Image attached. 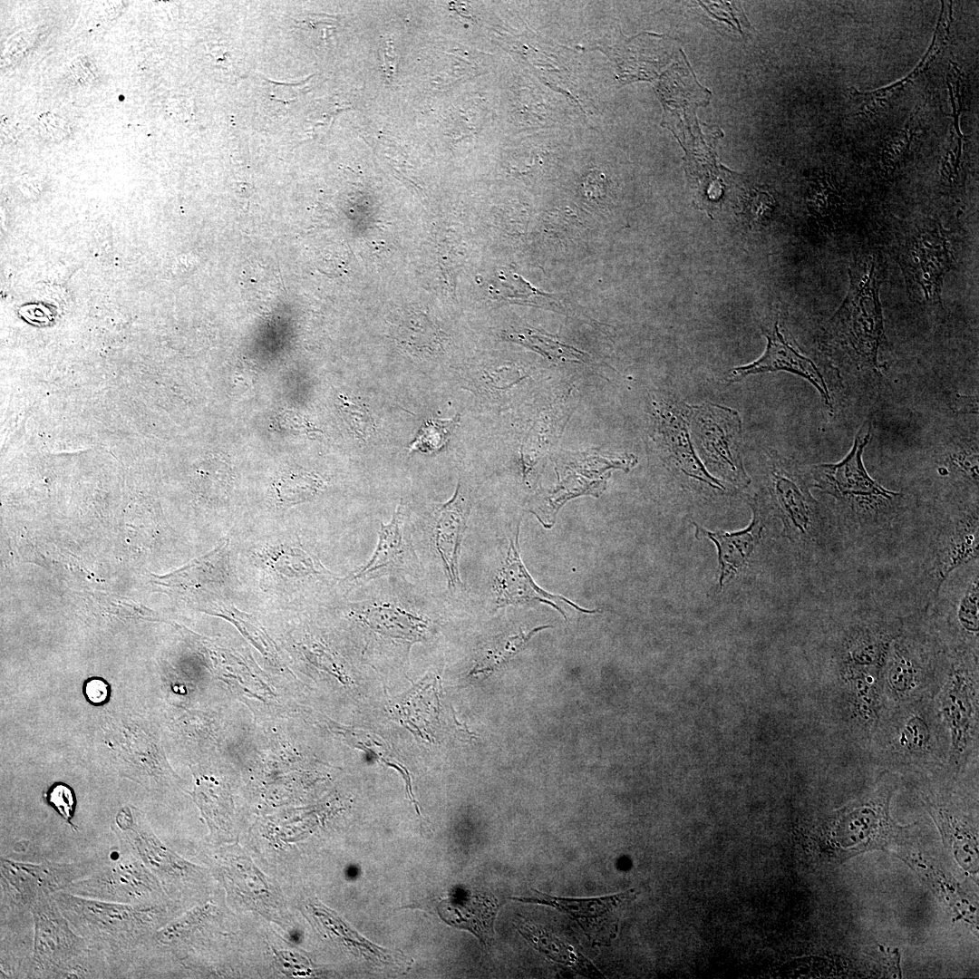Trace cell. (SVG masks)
<instances>
[{
    "instance_id": "603a6c76",
    "label": "cell",
    "mask_w": 979,
    "mask_h": 979,
    "mask_svg": "<svg viewBox=\"0 0 979 979\" xmlns=\"http://www.w3.org/2000/svg\"><path fill=\"white\" fill-rule=\"evenodd\" d=\"M499 904L485 894L441 899L437 911L442 920L455 927L465 929L487 944L494 935V921Z\"/></svg>"
},
{
    "instance_id": "4fadbf2b",
    "label": "cell",
    "mask_w": 979,
    "mask_h": 979,
    "mask_svg": "<svg viewBox=\"0 0 979 979\" xmlns=\"http://www.w3.org/2000/svg\"><path fill=\"white\" fill-rule=\"evenodd\" d=\"M113 829L121 848L139 858L167 890L196 877V869L158 839L145 814L139 809L130 805L122 807L116 814Z\"/></svg>"
},
{
    "instance_id": "9a60e30c",
    "label": "cell",
    "mask_w": 979,
    "mask_h": 979,
    "mask_svg": "<svg viewBox=\"0 0 979 979\" xmlns=\"http://www.w3.org/2000/svg\"><path fill=\"white\" fill-rule=\"evenodd\" d=\"M691 409L695 437L706 462L717 465L734 481H746L738 448L741 420L737 412L711 403Z\"/></svg>"
},
{
    "instance_id": "e575fe53",
    "label": "cell",
    "mask_w": 979,
    "mask_h": 979,
    "mask_svg": "<svg viewBox=\"0 0 979 979\" xmlns=\"http://www.w3.org/2000/svg\"><path fill=\"white\" fill-rule=\"evenodd\" d=\"M83 693L87 701L92 704L102 705L109 701L111 687L104 679L91 677L84 683Z\"/></svg>"
},
{
    "instance_id": "5bb4252c",
    "label": "cell",
    "mask_w": 979,
    "mask_h": 979,
    "mask_svg": "<svg viewBox=\"0 0 979 979\" xmlns=\"http://www.w3.org/2000/svg\"><path fill=\"white\" fill-rule=\"evenodd\" d=\"M909 285L927 303L940 302L945 274L951 258L947 240L939 223L924 221L906 240L900 254Z\"/></svg>"
},
{
    "instance_id": "30bf717a",
    "label": "cell",
    "mask_w": 979,
    "mask_h": 979,
    "mask_svg": "<svg viewBox=\"0 0 979 979\" xmlns=\"http://www.w3.org/2000/svg\"><path fill=\"white\" fill-rule=\"evenodd\" d=\"M924 614L946 650L979 653V558L955 569Z\"/></svg>"
},
{
    "instance_id": "4dcf8cb0",
    "label": "cell",
    "mask_w": 979,
    "mask_h": 979,
    "mask_svg": "<svg viewBox=\"0 0 979 979\" xmlns=\"http://www.w3.org/2000/svg\"><path fill=\"white\" fill-rule=\"evenodd\" d=\"M45 800L59 815L73 829L76 799L73 790L63 782L53 783L44 794Z\"/></svg>"
},
{
    "instance_id": "ffe728a7",
    "label": "cell",
    "mask_w": 979,
    "mask_h": 979,
    "mask_svg": "<svg viewBox=\"0 0 979 979\" xmlns=\"http://www.w3.org/2000/svg\"><path fill=\"white\" fill-rule=\"evenodd\" d=\"M419 561L406 532L401 504L397 505L392 520L381 522L378 542L371 558L356 569L351 580L368 579L393 571L414 573Z\"/></svg>"
},
{
    "instance_id": "e0dca14e",
    "label": "cell",
    "mask_w": 979,
    "mask_h": 979,
    "mask_svg": "<svg viewBox=\"0 0 979 979\" xmlns=\"http://www.w3.org/2000/svg\"><path fill=\"white\" fill-rule=\"evenodd\" d=\"M469 513L470 506L459 483L452 497L438 505L430 516L431 543L442 564L451 591L461 586L459 557Z\"/></svg>"
},
{
    "instance_id": "d4e9b609",
    "label": "cell",
    "mask_w": 979,
    "mask_h": 979,
    "mask_svg": "<svg viewBox=\"0 0 979 979\" xmlns=\"http://www.w3.org/2000/svg\"><path fill=\"white\" fill-rule=\"evenodd\" d=\"M906 862L930 885L934 892L946 902L955 916L971 925H977V907L967 898L955 879L922 855L906 850L895 854Z\"/></svg>"
},
{
    "instance_id": "7c38bea8",
    "label": "cell",
    "mask_w": 979,
    "mask_h": 979,
    "mask_svg": "<svg viewBox=\"0 0 979 979\" xmlns=\"http://www.w3.org/2000/svg\"><path fill=\"white\" fill-rule=\"evenodd\" d=\"M772 497L783 522V534L802 548L814 545L836 544L845 548L836 520L819 512L817 502L797 475L777 470L773 473Z\"/></svg>"
},
{
    "instance_id": "52a82bcc",
    "label": "cell",
    "mask_w": 979,
    "mask_h": 979,
    "mask_svg": "<svg viewBox=\"0 0 979 979\" xmlns=\"http://www.w3.org/2000/svg\"><path fill=\"white\" fill-rule=\"evenodd\" d=\"M891 772H884L868 793L836 809L827 820L828 840L836 858L846 859L873 849H885L906 832L890 815L897 789Z\"/></svg>"
},
{
    "instance_id": "2e32d148",
    "label": "cell",
    "mask_w": 979,
    "mask_h": 979,
    "mask_svg": "<svg viewBox=\"0 0 979 979\" xmlns=\"http://www.w3.org/2000/svg\"><path fill=\"white\" fill-rule=\"evenodd\" d=\"M2 885L8 888L16 904L31 909L38 900L64 890L73 881L83 877L91 863L41 864L1 858ZM10 896V897H11Z\"/></svg>"
},
{
    "instance_id": "44dd1931",
    "label": "cell",
    "mask_w": 979,
    "mask_h": 979,
    "mask_svg": "<svg viewBox=\"0 0 979 979\" xmlns=\"http://www.w3.org/2000/svg\"><path fill=\"white\" fill-rule=\"evenodd\" d=\"M923 800L956 862L964 871L977 873V840L969 818L945 797L929 793Z\"/></svg>"
},
{
    "instance_id": "f1b7e54d",
    "label": "cell",
    "mask_w": 979,
    "mask_h": 979,
    "mask_svg": "<svg viewBox=\"0 0 979 979\" xmlns=\"http://www.w3.org/2000/svg\"><path fill=\"white\" fill-rule=\"evenodd\" d=\"M323 485L317 475L306 471H292L280 477L276 489L283 501L295 503L315 496Z\"/></svg>"
},
{
    "instance_id": "4316f807",
    "label": "cell",
    "mask_w": 979,
    "mask_h": 979,
    "mask_svg": "<svg viewBox=\"0 0 979 979\" xmlns=\"http://www.w3.org/2000/svg\"><path fill=\"white\" fill-rule=\"evenodd\" d=\"M664 420L663 432L666 441L665 444L678 467L685 474L705 482L714 489H722L721 483L706 472L692 450L684 419L678 414L672 415L669 413V418L666 416Z\"/></svg>"
},
{
    "instance_id": "cb8c5ba5",
    "label": "cell",
    "mask_w": 979,
    "mask_h": 979,
    "mask_svg": "<svg viewBox=\"0 0 979 979\" xmlns=\"http://www.w3.org/2000/svg\"><path fill=\"white\" fill-rule=\"evenodd\" d=\"M697 538H707L718 548L720 585L722 586L726 578L734 575L748 560L761 539L764 524L755 513L751 525L742 531L726 533L711 532L694 523Z\"/></svg>"
},
{
    "instance_id": "d590c367",
    "label": "cell",
    "mask_w": 979,
    "mask_h": 979,
    "mask_svg": "<svg viewBox=\"0 0 979 979\" xmlns=\"http://www.w3.org/2000/svg\"><path fill=\"white\" fill-rule=\"evenodd\" d=\"M955 410L959 412H977L978 403L976 397L958 395L955 403Z\"/></svg>"
},
{
    "instance_id": "1f68e13d",
    "label": "cell",
    "mask_w": 979,
    "mask_h": 979,
    "mask_svg": "<svg viewBox=\"0 0 979 979\" xmlns=\"http://www.w3.org/2000/svg\"><path fill=\"white\" fill-rule=\"evenodd\" d=\"M451 421L441 422H428L423 426L421 434L418 439L412 444L411 451L416 449L432 451L435 449L441 447L447 441L448 437V426L451 424Z\"/></svg>"
},
{
    "instance_id": "83f0119b",
    "label": "cell",
    "mask_w": 979,
    "mask_h": 979,
    "mask_svg": "<svg viewBox=\"0 0 979 979\" xmlns=\"http://www.w3.org/2000/svg\"><path fill=\"white\" fill-rule=\"evenodd\" d=\"M519 930L528 943L553 961L586 974H599L584 956L575 952L571 945L561 941L547 929L521 922Z\"/></svg>"
},
{
    "instance_id": "8fae6325",
    "label": "cell",
    "mask_w": 979,
    "mask_h": 979,
    "mask_svg": "<svg viewBox=\"0 0 979 979\" xmlns=\"http://www.w3.org/2000/svg\"><path fill=\"white\" fill-rule=\"evenodd\" d=\"M120 857L71 883L63 891L75 896L134 906L159 905L163 892L157 877L128 850Z\"/></svg>"
},
{
    "instance_id": "3957f363",
    "label": "cell",
    "mask_w": 979,
    "mask_h": 979,
    "mask_svg": "<svg viewBox=\"0 0 979 979\" xmlns=\"http://www.w3.org/2000/svg\"><path fill=\"white\" fill-rule=\"evenodd\" d=\"M918 529L907 583L911 612L931 604L955 569L979 558L978 501L962 503Z\"/></svg>"
},
{
    "instance_id": "ba28073f",
    "label": "cell",
    "mask_w": 979,
    "mask_h": 979,
    "mask_svg": "<svg viewBox=\"0 0 979 979\" xmlns=\"http://www.w3.org/2000/svg\"><path fill=\"white\" fill-rule=\"evenodd\" d=\"M34 948L31 974L37 978H89L103 974V957L72 927L53 896L31 907Z\"/></svg>"
},
{
    "instance_id": "d6a6232c",
    "label": "cell",
    "mask_w": 979,
    "mask_h": 979,
    "mask_svg": "<svg viewBox=\"0 0 979 979\" xmlns=\"http://www.w3.org/2000/svg\"><path fill=\"white\" fill-rule=\"evenodd\" d=\"M521 342L528 344V346L535 348L536 350L544 351L547 355L553 356H565V354L572 359L574 357L578 358L581 353L574 348L565 346L557 341H555L545 335H540L538 333L528 331V337L521 336Z\"/></svg>"
},
{
    "instance_id": "8992f818",
    "label": "cell",
    "mask_w": 979,
    "mask_h": 979,
    "mask_svg": "<svg viewBox=\"0 0 979 979\" xmlns=\"http://www.w3.org/2000/svg\"><path fill=\"white\" fill-rule=\"evenodd\" d=\"M948 652V670L934 697L949 738L945 769L955 774L978 758V654Z\"/></svg>"
},
{
    "instance_id": "7a4b0ae2",
    "label": "cell",
    "mask_w": 979,
    "mask_h": 979,
    "mask_svg": "<svg viewBox=\"0 0 979 979\" xmlns=\"http://www.w3.org/2000/svg\"><path fill=\"white\" fill-rule=\"evenodd\" d=\"M53 897L73 930L113 971L132 963L158 930L165 912L160 904L134 906L107 902L63 890L54 893Z\"/></svg>"
},
{
    "instance_id": "6da1fadb",
    "label": "cell",
    "mask_w": 979,
    "mask_h": 979,
    "mask_svg": "<svg viewBox=\"0 0 979 979\" xmlns=\"http://www.w3.org/2000/svg\"><path fill=\"white\" fill-rule=\"evenodd\" d=\"M870 424L858 431L851 451L839 462L813 465L812 484L837 501L835 520L844 543L858 548H876L901 531L904 495L885 489L867 472L862 453L870 437Z\"/></svg>"
},
{
    "instance_id": "ac0fdd59",
    "label": "cell",
    "mask_w": 979,
    "mask_h": 979,
    "mask_svg": "<svg viewBox=\"0 0 979 979\" xmlns=\"http://www.w3.org/2000/svg\"><path fill=\"white\" fill-rule=\"evenodd\" d=\"M519 531L518 527L515 537L509 539L506 556L495 576L493 586L497 607L540 602L553 606L566 618L565 613L556 604L561 600L580 612L595 613L596 610L581 608L562 596L545 591L534 582L520 558Z\"/></svg>"
},
{
    "instance_id": "f546056e",
    "label": "cell",
    "mask_w": 979,
    "mask_h": 979,
    "mask_svg": "<svg viewBox=\"0 0 979 979\" xmlns=\"http://www.w3.org/2000/svg\"><path fill=\"white\" fill-rule=\"evenodd\" d=\"M341 413L352 431L360 438L367 439L373 431V422L369 410L363 404L347 397H339Z\"/></svg>"
},
{
    "instance_id": "d6986e66",
    "label": "cell",
    "mask_w": 979,
    "mask_h": 979,
    "mask_svg": "<svg viewBox=\"0 0 979 979\" xmlns=\"http://www.w3.org/2000/svg\"><path fill=\"white\" fill-rule=\"evenodd\" d=\"M768 344L764 354L752 363L732 370L728 381H741L749 374L776 371H787L804 377L812 383L826 404H830V397L826 383L819 369L811 360L800 354L780 334L778 323L771 328H763Z\"/></svg>"
},
{
    "instance_id": "484cf974",
    "label": "cell",
    "mask_w": 979,
    "mask_h": 979,
    "mask_svg": "<svg viewBox=\"0 0 979 979\" xmlns=\"http://www.w3.org/2000/svg\"><path fill=\"white\" fill-rule=\"evenodd\" d=\"M359 615L374 628L387 633H408L417 635L428 622L421 616L405 608L400 602L374 599L362 603Z\"/></svg>"
},
{
    "instance_id": "836d02e7",
    "label": "cell",
    "mask_w": 979,
    "mask_h": 979,
    "mask_svg": "<svg viewBox=\"0 0 979 979\" xmlns=\"http://www.w3.org/2000/svg\"><path fill=\"white\" fill-rule=\"evenodd\" d=\"M38 121L43 132L49 139L61 141L70 134L68 122L57 114L51 112L42 113Z\"/></svg>"
},
{
    "instance_id": "5b68a950",
    "label": "cell",
    "mask_w": 979,
    "mask_h": 979,
    "mask_svg": "<svg viewBox=\"0 0 979 979\" xmlns=\"http://www.w3.org/2000/svg\"><path fill=\"white\" fill-rule=\"evenodd\" d=\"M948 670V652L929 626L924 610L903 615L882 670L885 708L934 698ZM885 710V711H886Z\"/></svg>"
},
{
    "instance_id": "277c9868",
    "label": "cell",
    "mask_w": 979,
    "mask_h": 979,
    "mask_svg": "<svg viewBox=\"0 0 979 979\" xmlns=\"http://www.w3.org/2000/svg\"><path fill=\"white\" fill-rule=\"evenodd\" d=\"M867 749L888 768L913 771L945 769L948 732L934 698H921L887 708Z\"/></svg>"
},
{
    "instance_id": "7402d4cb",
    "label": "cell",
    "mask_w": 979,
    "mask_h": 979,
    "mask_svg": "<svg viewBox=\"0 0 979 979\" xmlns=\"http://www.w3.org/2000/svg\"><path fill=\"white\" fill-rule=\"evenodd\" d=\"M535 896L514 898L519 901L549 906L576 920L586 933H595L636 897L634 889L594 898H564L533 890Z\"/></svg>"
},
{
    "instance_id": "9c48e42d",
    "label": "cell",
    "mask_w": 979,
    "mask_h": 979,
    "mask_svg": "<svg viewBox=\"0 0 979 979\" xmlns=\"http://www.w3.org/2000/svg\"><path fill=\"white\" fill-rule=\"evenodd\" d=\"M849 275L848 292L834 317L836 332L861 362L878 367L877 353L883 336L878 295L881 259L876 254L863 255L853 263Z\"/></svg>"
}]
</instances>
